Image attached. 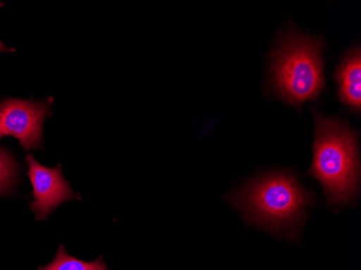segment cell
Listing matches in <instances>:
<instances>
[{
    "instance_id": "2",
    "label": "cell",
    "mask_w": 361,
    "mask_h": 270,
    "mask_svg": "<svg viewBox=\"0 0 361 270\" xmlns=\"http://www.w3.org/2000/svg\"><path fill=\"white\" fill-rule=\"evenodd\" d=\"M322 42L289 30L271 52V83L281 99L299 106L319 97L324 86Z\"/></svg>"
},
{
    "instance_id": "6",
    "label": "cell",
    "mask_w": 361,
    "mask_h": 270,
    "mask_svg": "<svg viewBox=\"0 0 361 270\" xmlns=\"http://www.w3.org/2000/svg\"><path fill=\"white\" fill-rule=\"evenodd\" d=\"M338 97L353 111L361 107V52L359 47L350 49L336 72Z\"/></svg>"
},
{
    "instance_id": "9",
    "label": "cell",
    "mask_w": 361,
    "mask_h": 270,
    "mask_svg": "<svg viewBox=\"0 0 361 270\" xmlns=\"http://www.w3.org/2000/svg\"><path fill=\"white\" fill-rule=\"evenodd\" d=\"M4 50H6L5 46L0 42V51H4Z\"/></svg>"
},
{
    "instance_id": "7",
    "label": "cell",
    "mask_w": 361,
    "mask_h": 270,
    "mask_svg": "<svg viewBox=\"0 0 361 270\" xmlns=\"http://www.w3.org/2000/svg\"><path fill=\"white\" fill-rule=\"evenodd\" d=\"M38 270H107L102 259L94 262H85L68 255L64 247L61 245L54 262L47 266H42Z\"/></svg>"
},
{
    "instance_id": "5",
    "label": "cell",
    "mask_w": 361,
    "mask_h": 270,
    "mask_svg": "<svg viewBox=\"0 0 361 270\" xmlns=\"http://www.w3.org/2000/svg\"><path fill=\"white\" fill-rule=\"evenodd\" d=\"M26 161L28 176L34 188V201L30 204V209L35 212L37 219H46L64 201L79 198L63 178L61 166L46 168L38 164L32 155L26 157Z\"/></svg>"
},
{
    "instance_id": "8",
    "label": "cell",
    "mask_w": 361,
    "mask_h": 270,
    "mask_svg": "<svg viewBox=\"0 0 361 270\" xmlns=\"http://www.w3.org/2000/svg\"><path fill=\"white\" fill-rule=\"evenodd\" d=\"M16 178V164L5 149H0V195L9 192Z\"/></svg>"
},
{
    "instance_id": "3",
    "label": "cell",
    "mask_w": 361,
    "mask_h": 270,
    "mask_svg": "<svg viewBox=\"0 0 361 270\" xmlns=\"http://www.w3.org/2000/svg\"><path fill=\"white\" fill-rule=\"evenodd\" d=\"M251 222L271 231L293 233L302 222L312 196L287 173L267 174L255 178L233 199Z\"/></svg>"
},
{
    "instance_id": "4",
    "label": "cell",
    "mask_w": 361,
    "mask_h": 270,
    "mask_svg": "<svg viewBox=\"0 0 361 270\" xmlns=\"http://www.w3.org/2000/svg\"><path fill=\"white\" fill-rule=\"evenodd\" d=\"M46 104L11 99L0 104V137H14L25 149L39 147Z\"/></svg>"
},
{
    "instance_id": "1",
    "label": "cell",
    "mask_w": 361,
    "mask_h": 270,
    "mask_svg": "<svg viewBox=\"0 0 361 270\" xmlns=\"http://www.w3.org/2000/svg\"><path fill=\"white\" fill-rule=\"evenodd\" d=\"M313 113L316 137L310 174L322 183L330 204H348L359 186L356 133L345 121Z\"/></svg>"
},
{
    "instance_id": "10",
    "label": "cell",
    "mask_w": 361,
    "mask_h": 270,
    "mask_svg": "<svg viewBox=\"0 0 361 270\" xmlns=\"http://www.w3.org/2000/svg\"><path fill=\"white\" fill-rule=\"evenodd\" d=\"M0 6H1V3H0Z\"/></svg>"
}]
</instances>
